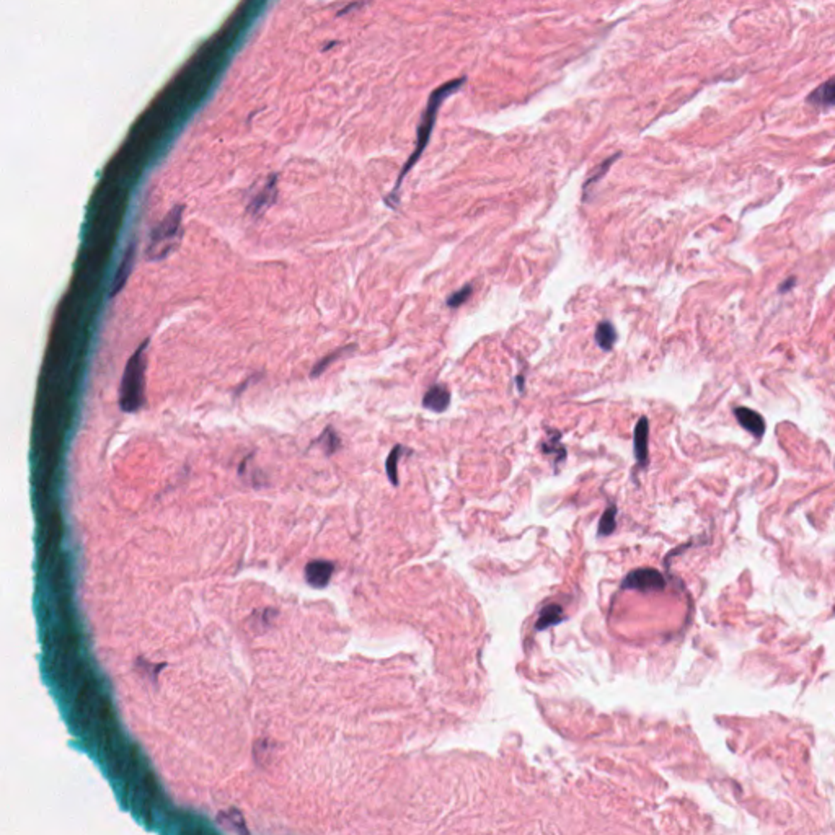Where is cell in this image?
<instances>
[{
    "mask_svg": "<svg viewBox=\"0 0 835 835\" xmlns=\"http://www.w3.org/2000/svg\"><path fill=\"white\" fill-rule=\"evenodd\" d=\"M563 620V608L558 604H550L542 608L538 620L535 622V630L537 632H542V630H547L548 627H553V625H558Z\"/></svg>",
    "mask_w": 835,
    "mask_h": 835,
    "instance_id": "cell-12",
    "label": "cell"
},
{
    "mask_svg": "<svg viewBox=\"0 0 835 835\" xmlns=\"http://www.w3.org/2000/svg\"><path fill=\"white\" fill-rule=\"evenodd\" d=\"M615 517H617L615 506H610V508L606 509V513L602 514L601 522H599V535H610V533L615 530V526H617Z\"/></svg>",
    "mask_w": 835,
    "mask_h": 835,
    "instance_id": "cell-17",
    "label": "cell"
},
{
    "mask_svg": "<svg viewBox=\"0 0 835 835\" xmlns=\"http://www.w3.org/2000/svg\"><path fill=\"white\" fill-rule=\"evenodd\" d=\"M149 339L141 343L129 358L120 389V407L123 411L134 413L144 405L145 400V369H147Z\"/></svg>",
    "mask_w": 835,
    "mask_h": 835,
    "instance_id": "cell-2",
    "label": "cell"
},
{
    "mask_svg": "<svg viewBox=\"0 0 835 835\" xmlns=\"http://www.w3.org/2000/svg\"><path fill=\"white\" fill-rule=\"evenodd\" d=\"M807 103L817 108V110H827V108L835 106V77L829 79L827 82L819 85V87L807 96Z\"/></svg>",
    "mask_w": 835,
    "mask_h": 835,
    "instance_id": "cell-9",
    "label": "cell"
},
{
    "mask_svg": "<svg viewBox=\"0 0 835 835\" xmlns=\"http://www.w3.org/2000/svg\"><path fill=\"white\" fill-rule=\"evenodd\" d=\"M134 261H136V244H131V245L127 246L125 256H123L121 265H120V268H118V273H116L115 279H113L111 297H115L116 294H120L121 289L125 288L127 278L131 276V273H132Z\"/></svg>",
    "mask_w": 835,
    "mask_h": 835,
    "instance_id": "cell-8",
    "label": "cell"
},
{
    "mask_svg": "<svg viewBox=\"0 0 835 835\" xmlns=\"http://www.w3.org/2000/svg\"><path fill=\"white\" fill-rule=\"evenodd\" d=\"M540 449H542L543 454L555 455V462H558V463L567 459V450H564V447L562 444V434L555 429L550 431V436L543 441Z\"/></svg>",
    "mask_w": 835,
    "mask_h": 835,
    "instance_id": "cell-14",
    "label": "cell"
},
{
    "mask_svg": "<svg viewBox=\"0 0 835 835\" xmlns=\"http://www.w3.org/2000/svg\"><path fill=\"white\" fill-rule=\"evenodd\" d=\"M319 443H323V444H325V450L328 452V454H331V452H335V450L338 449V447H339V444H341V443H339L338 434H336L335 431H333L331 428L325 429V433L322 434V438H320Z\"/></svg>",
    "mask_w": 835,
    "mask_h": 835,
    "instance_id": "cell-19",
    "label": "cell"
},
{
    "mask_svg": "<svg viewBox=\"0 0 835 835\" xmlns=\"http://www.w3.org/2000/svg\"><path fill=\"white\" fill-rule=\"evenodd\" d=\"M333 563L330 562H312L307 564L305 574L307 581L315 587H323L328 584L333 573Z\"/></svg>",
    "mask_w": 835,
    "mask_h": 835,
    "instance_id": "cell-11",
    "label": "cell"
},
{
    "mask_svg": "<svg viewBox=\"0 0 835 835\" xmlns=\"http://www.w3.org/2000/svg\"><path fill=\"white\" fill-rule=\"evenodd\" d=\"M229 812H230V816H232L230 821L229 822L227 821H222L220 824H222V826L225 829H227V831H232V832H244L245 834L246 829L244 826V819H242V816L235 810H232Z\"/></svg>",
    "mask_w": 835,
    "mask_h": 835,
    "instance_id": "cell-20",
    "label": "cell"
},
{
    "mask_svg": "<svg viewBox=\"0 0 835 835\" xmlns=\"http://www.w3.org/2000/svg\"><path fill=\"white\" fill-rule=\"evenodd\" d=\"M465 84V77L459 79V80H454V82H447L443 87L434 90L433 95H431L429 98V103L426 106V111L423 113V120H421V125L418 127V141H416V149H414V152L409 155V159L407 160L405 166H403V170L400 171V175L397 178V183L395 186H393V190L389 196L385 198V204L389 208L395 209L398 204H400V188H402V183L405 180V176L409 170L413 169L414 165H416V161L421 157V154L424 152V149H426V145L429 142V137H431V132H433V127H434V121H436V116H438V111L441 105H443V101L447 98V96L454 95L457 90L460 89V85Z\"/></svg>",
    "mask_w": 835,
    "mask_h": 835,
    "instance_id": "cell-1",
    "label": "cell"
},
{
    "mask_svg": "<svg viewBox=\"0 0 835 835\" xmlns=\"http://www.w3.org/2000/svg\"><path fill=\"white\" fill-rule=\"evenodd\" d=\"M618 157H620V155L617 154V155H613L612 159H608V160H606V161H602V165L599 166V169L596 170V174L592 175V176L589 178V180H587V181L584 183V188H583V190H584V199H586V196H587V193H589V188H591L592 185H596V183H599V181L602 180V178H604V175L607 174L608 169H610L613 161H615Z\"/></svg>",
    "mask_w": 835,
    "mask_h": 835,
    "instance_id": "cell-18",
    "label": "cell"
},
{
    "mask_svg": "<svg viewBox=\"0 0 835 835\" xmlns=\"http://www.w3.org/2000/svg\"><path fill=\"white\" fill-rule=\"evenodd\" d=\"M648 443H649V421L648 418H640V421L635 428V457L640 467H646L649 462L648 457Z\"/></svg>",
    "mask_w": 835,
    "mask_h": 835,
    "instance_id": "cell-6",
    "label": "cell"
},
{
    "mask_svg": "<svg viewBox=\"0 0 835 835\" xmlns=\"http://www.w3.org/2000/svg\"><path fill=\"white\" fill-rule=\"evenodd\" d=\"M623 589H637V591H661L666 587V579L662 578L659 571L653 568H641L635 569L625 578Z\"/></svg>",
    "mask_w": 835,
    "mask_h": 835,
    "instance_id": "cell-4",
    "label": "cell"
},
{
    "mask_svg": "<svg viewBox=\"0 0 835 835\" xmlns=\"http://www.w3.org/2000/svg\"><path fill=\"white\" fill-rule=\"evenodd\" d=\"M736 418L741 426L747 429L749 433L756 436V438H762L765 433V421L757 411H754L751 408H736Z\"/></svg>",
    "mask_w": 835,
    "mask_h": 835,
    "instance_id": "cell-10",
    "label": "cell"
},
{
    "mask_svg": "<svg viewBox=\"0 0 835 835\" xmlns=\"http://www.w3.org/2000/svg\"><path fill=\"white\" fill-rule=\"evenodd\" d=\"M450 405V392L443 384H434L424 393L423 407L434 413H444Z\"/></svg>",
    "mask_w": 835,
    "mask_h": 835,
    "instance_id": "cell-7",
    "label": "cell"
},
{
    "mask_svg": "<svg viewBox=\"0 0 835 835\" xmlns=\"http://www.w3.org/2000/svg\"><path fill=\"white\" fill-rule=\"evenodd\" d=\"M274 199H276V176H271L265 185H263L261 190H258L255 195L251 196L249 211L253 215H260L271 206Z\"/></svg>",
    "mask_w": 835,
    "mask_h": 835,
    "instance_id": "cell-5",
    "label": "cell"
},
{
    "mask_svg": "<svg viewBox=\"0 0 835 835\" xmlns=\"http://www.w3.org/2000/svg\"><path fill=\"white\" fill-rule=\"evenodd\" d=\"M472 294H473V285L465 284L459 290H455L454 294H450L449 297H447L445 304H447V307H450V309H459L462 304H465L467 300L472 297Z\"/></svg>",
    "mask_w": 835,
    "mask_h": 835,
    "instance_id": "cell-16",
    "label": "cell"
},
{
    "mask_svg": "<svg viewBox=\"0 0 835 835\" xmlns=\"http://www.w3.org/2000/svg\"><path fill=\"white\" fill-rule=\"evenodd\" d=\"M617 339H618L617 330L610 322L606 320V322H601L599 325H597L596 343H597V346L602 349V351H610V349L613 348V344L617 343Z\"/></svg>",
    "mask_w": 835,
    "mask_h": 835,
    "instance_id": "cell-13",
    "label": "cell"
},
{
    "mask_svg": "<svg viewBox=\"0 0 835 835\" xmlns=\"http://www.w3.org/2000/svg\"><path fill=\"white\" fill-rule=\"evenodd\" d=\"M405 452H409V450H407L405 447H403V445H395V447H393V449H392L390 455H389V459H387V463H385V467H387V473H389L390 482H392V484H395V487H397V484H398V475H397V465H398V459H400V455H402V454H405Z\"/></svg>",
    "mask_w": 835,
    "mask_h": 835,
    "instance_id": "cell-15",
    "label": "cell"
},
{
    "mask_svg": "<svg viewBox=\"0 0 835 835\" xmlns=\"http://www.w3.org/2000/svg\"><path fill=\"white\" fill-rule=\"evenodd\" d=\"M183 206H175L171 211L166 214V217L161 220L157 227L152 229L150 234V242L145 249V255L150 261L164 260L174 251L183 237L181 230V219H183Z\"/></svg>",
    "mask_w": 835,
    "mask_h": 835,
    "instance_id": "cell-3",
    "label": "cell"
}]
</instances>
